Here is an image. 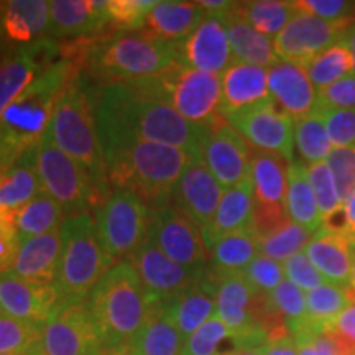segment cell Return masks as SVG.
Returning <instances> with one entry per match:
<instances>
[{"label":"cell","instance_id":"6da1fadb","mask_svg":"<svg viewBox=\"0 0 355 355\" xmlns=\"http://www.w3.org/2000/svg\"><path fill=\"white\" fill-rule=\"evenodd\" d=\"M96 123L104 158L132 141H152L201 157L202 125L181 117L165 99L158 78L114 83L96 92Z\"/></svg>","mask_w":355,"mask_h":355},{"label":"cell","instance_id":"7a4b0ae2","mask_svg":"<svg viewBox=\"0 0 355 355\" xmlns=\"http://www.w3.org/2000/svg\"><path fill=\"white\" fill-rule=\"evenodd\" d=\"M76 76V61L63 58L42 71L8 105L0 117V175L42 144L50 130L58 101Z\"/></svg>","mask_w":355,"mask_h":355},{"label":"cell","instance_id":"3957f363","mask_svg":"<svg viewBox=\"0 0 355 355\" xmlns=\"http://www.w3.org/2000/svg\"><path fill=\"white\" fill-rule=\"evenodd\" d=\"M94 105L96 92L81 76H76L58 101L46 137L81 166L101 206L110 196V184Z\"/></svg>","mask_w":355,"mask_h":355},{"label":"cell","instance_id":"277c9868","mask_svg":"<svg viewBox=\"0 0 355 355\" xmlns=\"http://www.w3.org/2000/svg\"><path fill=\"white\" fill-rule=\"evenodd\" d=\"M191 158L173 146L132 141L105 157L109 184L135 193L150 211L173 204V189Z\"/></svg>","mask_w":355,"mask_h":355},{"label":"cell","instance_id":"5b68a950","mask_svg":"<svg viewBox=\"0 0 355 355\" xmlns=\"http://www.w3.org/2000/svg\"><path fill=\"white\" fill-rule=\"evenodd\" d=\"M150 301L130 261L114 265L87 298V309L102 349L139 344Z\"/></svg>","mask_w":355,"mask_h":355},{"label":"cell","instance_id":"8992f818","mask_svg":"<svg viewBox=\"0 0 355 355\" xmlns=\"http://www.w3.org/2000/svg\"><path fill=\"white\" fill-rule=\"evenodd\" d=\"M86 61L104 86L144 81L163 76L181 63V43H168L148 32H119L92 42Z\"/></svg>","mask_w":355,"mask_h":355},{"label":"cell","instance_id":"52a82bcc","mask_svg":"<svg viewBox=\"0 0 355 355\" xmlns=\"http://www.w3.org/2000/svg\"><path fill=\"white\" fill-rule=\"evenodd\" d=\"M61 261L55 288L61 301H84L112 268L102 247L96 220L89 212L68 217L61 224Z\"/></svg>","mask_w":355,"mask_h":355},{"label":"cell","instance_id":"ba28073f","mask_svg":"<svg viewBox=\"0 0 355 355\" xmlns=\"http://www.w3.org/2000/svg\"><path fill=\"white\" fill-rule=\"evenodd\" d=\"M94 220L105 254L117 265L130 261L146 242L150 209L135 193L114 189L96 209Z\"/></svg>","mask_w":355,"mask_h":355},{"label":"cell","instance_id":"9c48e42d","mask_svg":"<svg viewBox=\"0 0 355 355\" xmlns=\"http://www.w3.org/2000/svg\"><path fill=\"white\" fill-rule=\"evenodd\" d=\"M37 166L43 193L51 196L64 212V219L97 209L96 193L81 166L44 137L37 146Z\"/></svg>","mask_w":355,"mask_h":355},{"label":"cell","instance_id":"30bf717a","mask_svg":"<svg viewBox=\"0 0 355 355\" xmlns=\"http://www.w3.org/2000/svg\"><path fill=\"white\" fill-rule=\"evenodd\" d=\"M165 99L186 121L209 125L220 117L222 79L217 74L191 69L183 63L159 76Z\"/></svg>","mask_w":355,"mask_h":355},{"label":"cell","instance_id":"8fae6325","mask_svg":"<svg viewBox=\"0 0 355 355\" xmlns=\"http://www.w3.org/2000/svg\"><path fill=\"white\" fill-rule=\"evenodd\" d=\"M146 242L153 243L173 261L191 272L199 275L207 272L209 252L202 241L201 227L173 204L150 211Z\"/></svg>","mask_w":355,"mask_h":355},{"label":"cell","instance_id":"7c38bea8","mask_svg":"<svg viewBox=\"0 0 355 355\" xmlns=\"http://www.w3.org/2000/svg\"><path fill=\"white\" fill-rule=\"evenodd\" d=\"M43 355H101L102 344L87 301H61L42 329Z\"/></svg>","mask_w":355,"mask_h":355},{"label":"cell","instance_id":"4fadbf2b","mask_svg":"<svg viewBox=\"0 0 355 355\" xmlns=\"http://www.w3.org/2000/svg\"><path fill=\"white\" fill-rule=\"evenodd\" d=\"M199 148L202 162L224 189L235 188L250 180L254 148L222 115L209 125H202Z\"/></svg>","mask_w":355,"mask_h":355},{"label":"cell","instance_id":"5bb4252c","mask_svg":"<svg viewBox=\"0 0 355 355\" xmlns=\"http://www.w3.org/2000/svg\"><path fill=\"white\" fill-rule=\"evenodd\" d=\"M254 150L279 155L288 163L295 159V121L272 102L243 112L224 115Z\"/></svg>","mask_w":355,"mask_h":355},{"label":"cell","instance_id":"9a60e30c","mask_svg":"<svg viewBox=\"0 0 355 355\" xmlns=\"http://www.w3.org/2000/svg\"><path fill=\"white\" fill-rule=\"evenodd\" d=\"M352 21H327L298 12L273 38L275 53L282 61L306 64L332 44L340 42Z\"/></svg>","mask_w":355,"mask_h":355},{"label":"cell","instance_id":"2e32d148","mask_svg":"<svg viewBox=\"0 0 355 355\" xmlns=\"http://www.w3.org/2000/svg\"><path fill=\"white\" fill-rule=\"evenodd\" d=\"M145 288L150 303L165 304L204 275L194 273L173 261L153 243L145 242L130 260Z\"/></svg>","mask_w":355,"mask_h":355},{"label":"cell","instance_id":"e0dca14e","mask_svg":"<svg viewBox=\"0 0 355 355\" xmlns=\"http://www.w3.org/2000/svg\"><path fill=\"white\" fill-rule=\"evenodd\" d=\"M224 196V188L202 162L191 159L173 189V206L184 212L199 227H206L214 217Z\"/></svg>","mask_w":355,"mask_h":355},{"label":"cell","instance_id":"ac0fdd59","mask_svg":"<svg viewBox=\"0 0 355 355\" xmlns=\"http://www.w3.org/2000/svg\"><path fill=\"white\" fill-rule=\"evenodd\" d=\"M60 303L55 285H37L7 270L0 272V313L19 321L44 324Z\"/></svg>","mask_w":355,"mask_h":355},{"label":"cell","instance_id":"d6986e66","mask_svg":"<svg viewBox=\"0 0 355 355\" xmlns=\"http://www.w3.org/2000/svg\"><path fill=\"white\" fill-rule=\"evenodd\" d=\"M181 63L217 76L227 71L234 56L222 15H207L193 35L181 43Z\"/></svg>","mask_w":355,"mask_h":355},{"label":"cell","instance_id":"ffe728a7","mask_svg":"<svg viewBox=\"0 0 355 355\" xmlns=\"http://www.w3.org/2000/svg\"><path fill=\"white\" fill-rule=\"evenodd\" d=\"M268 91L277 109L295 122L318 110L319 92L308 78L304 64L279 60L268 68Z\"/></svg>","mask_w":355,"mask_h":355},{"label":"cell","instance_id":"44dd1931","mask_svg":"<svg viewBox=\"0 0 355 355\" xmlns=\"http://www.w3.org/2000/svg\"><path fill=\"white\" fill-rule=\"evenodd\" d=\"M304 254L327 283L349 288L355 257L354 237L322 225L304 248Z\"/></svg>","mask_w":355,"mask_h":355},{"label":"cell","instance_id":"7402d4cb","mask_svg":"<svg viewBox=\"0 0 355 355\" xmlns=\"http://www.w3.org/2000/svg\"><path fill=\"white\" fill-rule=\"evenodd\" d=\"M61 229L20 239L10 272L37 285H55L61 261Z\"/></svg>","mask_w":355,"mask_h":355},{"label":"cell","instance_id":"603a6c76","mask_svg":"<svg viewBox=\"0 0 355 355\" xmlns=\"http://www.w3.org/2000/svg\"><path fill=\"white\" fill-rule=\"evenodd\" d=\"M220 115L237 114L272 102L268 91V69L232 63L220 76Z\"/></svg>","mask_w":355,"mask_h":355},{"label":"cell","instance_id":"cb8c5ba5","mask_svg":"<svg viewBox=\"0 0 355 355\" xmlns=\"http://www.w3.org/2000/svg\"><path fill=\"white\" fill-rule=\"evenodd\" d=\"M216 296L217 279L209 272H206L202 278H199L171 301L163 304L184 340L214 316Z\"/></svg>","mask_w":355,"mask_h":355},{"label":"cell","instance_id":"d4e9b609","mask_svg":"<svg viewBox=\"0 0 355 355\" xmlns=\"http://www.w3.org/2000/svg\"><path fill=\"white\" fill-rule=\"evenodd\" d=\"M254 214L255 199L250 180L235 188L225 189L212 220L201 229L207 252L217 241L227 235L254 229Z\"/></svg>","mask_w":355,"mask_h":355},{"label":"cell","instance_id":"484cf974","mask_svg":"<svg viewBox=\"0 0 355 355\" xmlns=\"http://www.w3.org/2000/svg\"><path fill=\"white\" fill-rule=\"evenodd\" d=\"M107 2L96 0H53L50 2V33L56 38H87L109 25Z\"/></svg>","mask_w":355,"mask_h":355},{"label":"cell","instance_id":"4316f807","mask_svg":"<svg viewBox=\"0 0 355 355\" xmlns=\"http://www.w3.org/2000/svg\"><path fill=\"white\" fill-rule=\"evenodd\" d=\"M50 33V2L10 0L0 3V37L8 43L32 44Z\"/></svg>","mask_w":355,"mask_h":355},{"label":"cell","instance_id":"83f0119b","mask_svg":"<svg viewBox=\"0 0 355 355\" xmlns=\"http://www.w3.org/2000/svg\"><path fill=\"white\" fill-rule=\"evenodd\" d=\"M206 17L198 2H158L146 15L145 28L168 43H184Z\"/></svg>","mask_w":355,"mask_h":355},{"label":"cell","instance_id":"f1b7e54d","mask_svg":"<svg viewBox=\"0 0 355 355\" xmlns=\"http://www.w3.org/2000/svg\"><path fill=\"white\" fill-rule=\"evenodd\" d=\"M222 19H224L225 28H227L234 63L252 64L266 69L278 63L279 58L275 53L273 38L257 32L254 26L242 20L234 12V6L222 15Z\"/></svg>","mask_w":355,"mask_h":355},{"label":"cell","instance_id":"f546056e","mask_svg":"<svg viewBox=\"0 0 355 355\" xmlns=\"http://www.w3.org/2000/svg\"><path fill=\"white\" fill-rule=\"evenodd\" d=\"M288 165L290 163L279 155L254 150L250 162V183L255 206L285 207Z\"/></svg>","mask_w":355,"mask_h":355},{"label":"cell","instance_id":"4dcf8cb0","mask_svg":"<svg viewBox=\"0 0 355 355\" xmlns=\"http://www.w3.org/2000/svg\"><path fill=\"white\" fill-rule=\"evenodd\" d=\"M42 193L37 148L26 152L15 165L0 175V211L2 212L15 214Z\"/></svg>","mask_w":355,"mask_h":355},{"label":"cell","instance_id":"1f68e13d","mask_svg":"<svg viewBox=\"0 0 355 355\" xmlns=\"http://www.w3.org/2000/svg\"><path fill=\"white\" fill-rule=\"evenodd\" d=\"M354 303L349 288L324 283L316 290L306 293V321L291 336L327 332L331 324Z\"/></svg>","mask_w":355,"mask_h":355},{"label":"cell","instance_id":"d6a6232c","mask_svg":"<svg viewBox=\"0 0 355 355\" xmlns=\"http://www.w3.org/2000/svg\"><path fill=\"white\" fill-rule=\"evenodd\" d=\"M260 255V241L254 229L217 241L209 250L207 272L214 278L242 273Z\"/></svg>","mask_w":355,"mask_h":355},{"label":"cell","instance_id":"836d02e7","mask_svg":"<svg viewBox=\"0 0 355 355\" xmlns=\"http://www.w3.org/2000/svg\"><path fill=\"white\" fill-rule=\"evenodd\" d=\"M288 219L295 224L303 225L311 232H318L322 227V219L314 191L311 188L306 165L301 162H293L288 165V188L285 198Z\"/></svg>","mask_w":355,"mask_h":355},{"label":"cell","instance_id":"e575fe53","mask_svg":"<svg viewBox=\"0 0 355 355\" xmlns=\"http://www.w3.org/2000/svg\"><path fill=\"white\" fill-rule=\"evenodd\" d=\"M184 337L162 303L150 304L148 319L139 337L141 355H183Z\"/></svg>","mask_w":355,"mask_h":355},{"label":"cell","instance_id":"d590c367","mask_svg":"<svg viewBox=\"0 0 355 355\" xmlns=\"http://www.w3.org/2000/svg\"><path fill=\"white\" fill-rule=\"evenodd\" d=\"M234 12L254 26L257 32L273 38L290 24L298 13L295 2L282 0H254V2H235Z\"/></svg>","mask_w":355,"mask_h":355},{"label":"cell","instance_id":"8d00e7d4","mask_svg":"<svg viewBox=\"0 0 355 355\" xmlns=\"http://www.w3.org/2000/svg\"><path fill=\"white\" fill-rule=\"evenodd\" d=\"M19 239L38 237L61 229L64 222V212L55 199L46 193L38 194L28 204L13 214Z\"/></svg>","mask_w":355,"mask_h":355},{"label":"cell","instance_id":"74e56055","mask_svg":"<svg viewBox=\"0 0 355 355\" xmlns=\"http://www.w3.org/2000/svg\"><path fill=\"white\" fill-rule=\"evenodd\" d=\"M295 148L300 162L304 165L326 162L332 152L329 133H327L324 115L316 110L308 117L295 122Z\"/></svg>","mask_w":355,"mask_h":355},{"label":"cell","instance_id":"f35d334b","mask_svg":"<svg viewBox=\"0 0 355 355\" xmlns=\"http://www.w3.org/2000/svg\"><path fill=\"white\" fill-rule=\"evenodd\" d=\"M304 68L313 86L318 92H321L340 79L350 76L354 64L347 44L344 43V40H340L321 55L308 61Z\"/></svg>","mask_w":355,"mask_h":355},{"label":"cell","instance_id":"ab89813d","mask_svg":"<svg viewBox=\"0 0 355 355\" xmlns=\"http://www.w3.org/2000/svg\"><path fill=\"white\" fill-rule=\"evenodd\" d=\"M40 73L37 64L21 50L0 61V117Z\"/></svg>","mask_w":355,"mask_h":355},{"label":"cell","instance_id":"60d3db41","mask_svg":"<svg viewBox=\"0 0 355 355\" xmlns=\"http://www.w3.org/2000/svg\"><path fill=\"white\" fill-rule=\"evenodd\" d=\"M43 324L19 321L0 314V354L43 355Z\"/></svg>","mask_w":355,"mask_h":355},{"label":"cell","instance_id":"b9f144b4","mask_svg":"<svg viewBox=\"0 0 355 355\" xmlns=\"http://www.w3.org/2000/svg\"><path fill=\"white\" fill-rule=\"evenodd\" d=\"M314 234L316 232H311L303 225L288 220L285 225L275 230L268 237L261 239L260 255L268 257V259L279 261V263H285L288 259L304 252Z\"/></svg>","mask_w":355,"mask_h":355},{"label":"cell","instance_id":"7bdbcfd3","mask_svg":"<svg viewBox=\"0 0 355 355\" xmlns=\"http://www.w3.org/2000/svg\"><path fill=\"white\" fill-rule=\"evenodd\" d=\"M306 173H308L309 184L316 196L322 225L329 224L343 211V201L337 193L329 166L326 162L313 163V165H306Z\"/></svg>","mask_w":355,"mask_h":355},{"label":"cell","instance_id":"ee69618b","mask_svg":"<svg viewBox=\"0 0 355 355\" xmlns=\"http://www.w3.org/2000/svg\"><path fill=\"white\" fill-rule=\"evenodd\" d=\"M268 303L285 319L291 334L306 321V295L290 279H283L282 285L268 295Z\"/></svg>","mask_w":355,"mask_h":355},{"label":"cell","instance_id":"f6af8a7d","mask_svg":"<svg viewBox=\"0 0 355 355\" xmlns=\"http://www.w3.org/2000/svg\"><path fill=\"white\" fill-rule=\"evenodd\" d=\"M157 0H109L105 6L109 24L119 32H137L145 26L146 15L157 6Z\"/></svg>","mask_w":355,"mask_h":355},{"label":"cell","instance_id":"bcb514c9","mask_svg":"<svg viewBox=\"0 0 355 355\" xmlns=\"http://www.w3.org/2000/svg\"><path fill=\"white\" fill-rule=\"evenodd\" d=\"M232 339V332L224 321L214 314L199 329L189 336L184 343L183 355H219L222 343Z\"/></svg>","mask_w":355,"mask_h":355},{"label":"cell","instance_id":"7dc6e473","mask_svg":"<svg viewBox=\"0 0 355 355\" xmlns=\"http://www.w3.org/2000/svg\"><path fill=\"white\" fill-rule=\"evenodd\" d=\"M242 273L247 282L250 283V286L254 288L259 295L263 296L272 295V293L282 285L283 279H285L283 263L263 255L257 257Z\"/></svg>","mask_w":355,"mask_h":355},{"label":"cell","instance_id":"c3c4849f","mask_svg":"<svg viewBox=\"0 0 355 355\" xmlns=\"http://www.w3.org/2000/svg\"><path fill=\"white\" fill-rule=\"evenodd\" d=\"M326 163L344 204L355 191V148H332Z\"/></svg>","mask_w":355,"mask_h":355},{"label":"cell","instance_id":"681fc988","mask_svg":"<svg viewBox=\"0 0 355 355\" xmlns=\"http://www.w3.org/2000/svg\"><path fill=\"white\" fill-rule=\"evenodd\" d=\"M334 148H355V110H319Z\"/></svg>","mask_w":355,"mask_h":355},{"label":"cell","instance_id":"f907efd6","mask_svg":"<svg viewBox=\"0 0 355 355\" xmlns=\"http://www.w3.org/2000/svg\"><path fill=\"white\" fill-rule=\"evenodd\" d=\"M296 10L327 21L355 20V2L347 0H298Z\"/></svg>","mask_w":355,"mask_h":355},{"label":"cell","instance_id":"816d5d0a","mask_svg":"<svg viewBox=\"0 0 355 355\" xmlns=\"http://www.w3.org/2000/svg\"><path fill=\"white\" fill-rule=\"evenodd\" d=\"M283 270H285L286 279H290L293 285H296L303 291L309 293L327 283L322 278V275L318 272L316 266L311 263L304 252L288 259L283 263Z\"/></svg>","mask_w":355,"mask_h":355},{"label":"cell","instance_id":"f5cc1de1","mask_svg":"<svg viewBox=\"0 0 355 355\" xmlns=\"http://www.w3.org/2000/svg\"><path fill=\"white\" fill-rule=\"evenodd\" d=\"M318 110H355L354 74L319 92Z\"/></svg>","mask_w":355,"mask_h":355},{"label":"cell","instance_id":"db71d44e","mask_svg":"<svg viewBox=\"0 0 355 355\" xmlns=\"http://www.w3.org/2000/svg\"><path fill=\"white\" fill-rule=\"evenodd\" d=\"M19 241L13 214L0 211V272H7L12 268Z\"/></svg>","mask_w":355,"mask_h":355},{"label":"cell","instance_id":"11a10c76","mask_svg":"<svg viewBox=\"0 0 355 355\" xmlns=\"http://www.w3.org/2000/svg\"><path fill=\"white\" fill-rule=\"evenodd\" d=\"M331 332L339 337L343 343L355 352V303L350 304L347 309L331 324Z\"/></svg>","mask_w":355,"mask_h":355},{"label":"cell","instance_id":"9f6ffc18","mask_svg":"<svg viewBox=\"0 0 355 355\" xmlns=\"http://www.w3.org/2000/svg\"><path fill=\"white\" fill-rule=\"evenodd\" d=\"M339 224L334 225L332 229L340 230L349 237L355 239V191L350 194V198L343 204V211H340ZM329 227V225H327Z\"/></svg>","mask_w":355,"mask_h":355},{"label":"cell","instance_id":"6f0895ef","mask_svg":"<svg viewBox=\"0 0 355 355\" xmlns=\"http://www.w3.org/2000/svg\"><path fill=\"white\" fill-rule=\"evenodd\" d=\"M265 355H298V345L293 336L272 340L265 345Z\"/></svg>","mask_w":355,"mask_h":355},{"label":"cell","instance_id":"680465c9","mask_svg":"<svg viewBox=\"0 0 355 355\" xmlns=\"http://www.w3.org/2000/svg\"><path fill=\"white\" fill-rule=\"evenodd\" d=\"M343 40H344V43L347 44V48H349V51H350V56H352V64H354L352 74L355 76V20L347 26V30H345V32H344Z\"/></svg>","mask_w":355,"mask_h":355},{"label":"cell","instance_id":"91938a15","mask_svg":"<svg viewBox=\"0 0 355 355\" xmlns=\"http://www.w3.org/2000/svg\"><path fill=\"white\" fill-rule=\"evenodd\" d=\"M101 355H141L139 344H128L122 345V347H114V349H102Z\"/></svg>","mask_w":355,"mask_h":355},{"label":"cell","instance_id":"94428289","mask_svg":"<svg viewBox=\"0 0 355 355\" xmlns=\"http://www.w3.org/2000/svg\"><path fill=\"white\" fill-rule=\"evenodd\" d=\"M219 355H265V347L232 349V350H227V352H222Z\"/></svg>","mask_w":355,"mask_h":355},{"label":"cell","instance_id":"6125c7cd","mask_svg":"<svg viewBox=\"0 0 355 355\" xmlns=\"http://www.w3.org/2000/svg\"><path fill=\"white\" fill-rule=\"evenodd\" d=\"M349 290H350V293H352V296L355 300V257H354V268H352V277H350Z\"/></svg>","mask_w":355,"mask_h":355},{"label":"cell","instance_id":"be15d7a7","mask_svg":"<svg viewBox=\"0 0 355 355\" xmlns=\"http://www.w3.org/2000/svg\"><path fill=\"white\" fill-rule=\"evenodd\" d=\"M0 355H19V354H0Z\"/></svg>","mask_w":355,"mask_h":355},{"label":"cell","instance_id":"e7e4bbea","mask_svg":"<svg viewBox=\"0 0 355 355\" xmlns=\"http://www.w3.org/2000/svg\"><path fill=\"white\" fill-rule=\"evenodd\" d=\"M350 355H355V352H354V354H350Z\"/></svg>","mask_w":355,"mask_h":355}]
</instances>
